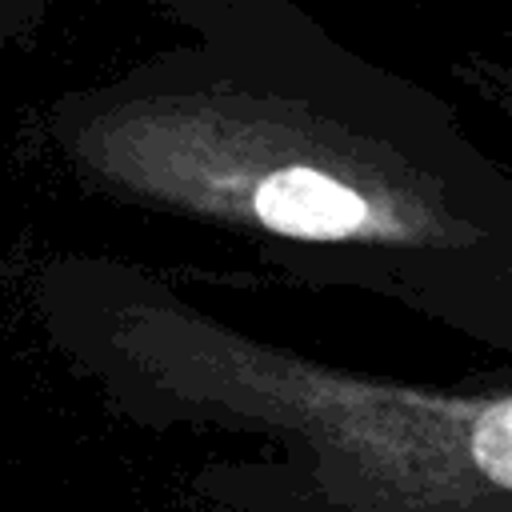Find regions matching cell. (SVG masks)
Wrapping results in <instances>:
<instances>
[{
	"mask_svg": "<svg viewBox=\"0 0 512 512\" xmlns=\"http://www.w3.org/2000/svg\"><path fill=\"white\" fill-rule=\"evenodd\" d=\"M252 212L264 228L296 240H344L372 220L360 188L304 164L268 172L252 192Z\"/></svg>",
	"mask_w": 512,
	"mask_h": 512,
	"instance_id": "1",
	"label": "cell"
}]
</instances>
